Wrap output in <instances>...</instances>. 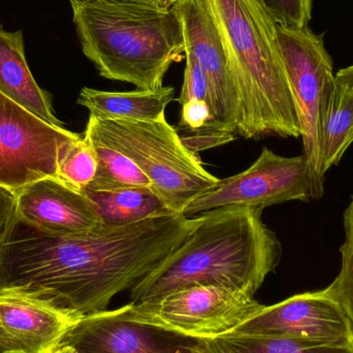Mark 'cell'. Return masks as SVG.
I'll return each instance as SVG.
<instances>
[{
	"instance_id": "1",
	"label": "cell",
	"mask_w": 353,
	"mask_h": 353,
	"mask_svg": "<svg viewBox=\"0 0 353 353\" xmlns=\"http://www.w3.org/2000/svg\"><path fill=\"white\" fill-rule=\"evenodd\" d=\"M201 215L168 213L72 236H46L18 221L0 261V290L80 319L107 310L190 236Z\"/></svg>"
},
{
	"instance_id": "2",
	"label": "cell",
	"mask_w": 353,
	"mask_h": 353,
	"mask_svg": "<svg viewBox=\"0 0 353 353\" xmlns=\"http://www.w3.org/2000/svg\"><path fill=\"white\" fill-rule=\"evenodd\" d=\"M190 236L130 290V303L180 288L214 285L254 296L281 259L282 246L257 208H219L201 213Z\"/></svg>"
},
{
	"instance_id": "3",
	"label": "cell",
	"mask_w": 353,
	"mask_h": 353,
	"mask_svg": "<svg viewBox=\"0 0 353 353\" xmlns=\"http://www.w3.org/2000/svg\"><path fill=\"white\" fill-rule=\"evenodd\" d=\"M70 4L83 53L103 78L157 90L172 64L183 59L184 34L174 6L112 0Z\"/></svg>"
},
{
	"instance_id": "4",
	"label": "cell",
	"mask_w": 353,
	"mask_h": 353,
	"mask_svg": "<svg viewBox=\"0 0 353 353\" xmlns=\"http://www.w3.org/2000/svg\"><path fill=\"white\" fill-rule=\"evenodd\" d=\"M209 2L234 62L244 116L243 138H300L275 21L259 0Z\"/></svg>"
},
{
	"instance_id": "5",
	"label": "cell",
	"mask_w": 353,
	"mask_h": 353,
	"mask_svg": "<svg viewBox=\"0 0 353 353\" xmlns=\"http://www.w3.org/2000/svg\"><path fill=\"white\" fill-rule=\"evenodd\" d=\"M84 136L122 154L150 180L154 192L173 213L183 214L195 199L217 186L167 119L154 121L99 119L89 116Z\"/></svg>"
},
{
	"instance_id": "6",
	"label": "cell",
	"mask_w": 353,
	"mask_h": 353,
	"mask_svg": "<svg viewBox=\"0 0 353 353\" xmlns=\"http://www.w3.org/2000/svg\"><path fill=\"white\" fill-rule=\"evenodd\" d=\"M252 294L214 285L180 288L115 310L126 321L190 339L225 335L261 310Z\"/></svg>"
},
{
	"instance_id": "7",
	"label": "cell",
	"mask_w": 353,
	"mask_h": 353,
	"mask_svg": "<svg viewBox=\"0 0 353 353\" xmlns=\"http://www.w3.org/2000/svg\"><path fill=\"white\" fill-rule=\"evenodd\" d=\"M321 199L310 163L304 154L283 157L263 147L246 171L220 180L217 186L195 199L185 210L186 217L219 208L241 205L263 210L288 201Z\"/></svg>"
},
{
	"instance_id": "8",
	"label": "cell",
	"mask_w": 353,
	"mask_h": 353,
	"mask_svg": "<svg viewBox=\"0 0 353 353\" xmlns=\"http://www.w3.org/2000/svg\"><path fill=\"white\" fill-rule=\"evenodd\" d=\"M277 39L301 125L304 155L310 163L319 196L323 195L319 144V114L325 91L335 83L333 62L323 37L308 27L277 25Z\"/></svg>"
},
{
	"instance_id": "9",
	"label": "cell",
	"mask_w": 353,
	"mask_h": 353,
	"mask_svg": "<svg viewBox=\"0 0 353 353\" xmlns=\"http://www.w3.org/2000/svg\"><path fill=\"white\" fill-rule=\"evenodd\" d=\"M80 137L47 123L0 92V186L16 194L35 181L57 178L60 151Z\"/></svg>"
},
{
	"instance_id": "10",
	"label": "cell",
	"mask_w": 353,
	"mask_h": 353,
	"mask_svg": "<svg viewBox=\"0 0 353 353\" xmlns=\"http://www.w3.org/2000/svg\"><path fill=\"white\" fill-rule=\"evenodd\" d=\"M174 6L182 22L185 51L195 56L209 80L216 121L243 137L244 116L234 62L209 0H178Z\"/></svg>"
},
{
	"instance_id": "11",
	"label": "cell",
	"mask_w": 353,
	"mask_h": 353,
	"mask_svg": "<svg viewBox=\"0 0 353 353\" xmlns=\"http://www.w3.org/2000/svg\"><path fill=\"white\" fill-rule=\"evenodd\" d=\"M230 333L353 350L350 319L325 290L296 294L278 304L263 306Z\"/></svg>"
},
{
	"instance_id": "12",
	"label": "cell",
	"mask_w": 353,
	"mask_h": 353,
	"mask_svg": "<svg viewBox=\"0 0 353 353\" xmlns=\"http://www.w3.org/2000/svg\"><path fill=\"white\" fill-rule=\"evenodd\" d=\"M14 195L19 222L46 236H79L103 225L88 196L59 179H41Z\"/></svg>"
},
{
	"instance_id": "13",
	"label": "cell",
	"mask_w": 353,
	"mask_h": 353,
	"mask_svg": "<svg viewBox=\"0 0 353 353\" xmlns=\"http://www.w3.org/2000/svg\"><path fill=\"white\" fill-rule=\"evenodd\" d=\"M193 340L105 310L79 319L59 347L68 346L80 353H190L187 346Z\"/></svg>"
},
{
	"instance_id": "14",
	"label": "cell",
	"mask_w": 353,
	"mask_h": 353,
	"mask_svg": "<svg viewBox=\"0 0 353 353\" xmlns=\"http://www.w3.org/2000/svg\"><path fill=\"white\" fill-rule=\"evenodd\" d=\"M79 319L30 296L0 290V348L54 353Z\"/></svg>"
},
{
	"instance_id": "15",
	"label": "cell",
	"mask_w": 353,
	"mask_h": 353,
	"mask_svg": "<svg viewBox=\"0 0 353 353\" xmlns=\"http://www.w3.org/2000/svg\"><path fill=\"white\" fill-rule=\"evenodd\" d=\"M0 92L47 123L63 126L54 114L51 95L37 85L29 70L22 31L8 32L1 25Z\"/></svg>"
},
{
	"instance_id": "16",
	"label": "cell",
	"mask_w": 353,
	"mask_h": 353,
	"mask_svg": "<svg viewBox=\"0 0 353 353\" xmlns=\"http://www.w3.org/2000/svg\"><path fill=\"white\" fill-rule=\"evenodd\" d=\"M174 95L175 88L171 86L128 92H110L85 87L77 103L86 108L90 116L99 119L154 121L165 117V109L173 101Z\"/></svg>"
},
{
	"instance_id": "17",
	"label": "cell",
	"mask_w": 353,
	"mask_h": 353,
	"mask_svg": "<svg viewBox=\"0 0 353 353\" xmlns=\"http://www.w3.org/2000/svg\"><path fill=\"white\" fill-rule=\"evenodd\" d=\"M352 143L353 93L335 78L319 107V144L323 175L340 163Z\"/></svg>"
},
{
	"instance_id": "18",
	"label": "cell",
	"mask_w": 353,
	"mask_h": 353,
	"mask_svg": "<svg viewBox=\"0 0 353 353\" xmlns=\"http://www.w3.org/2000/svg\"><path fill=\"white\" fill-rule=\"evenodd\" d=\"M105 225H124L173 213L152 188L134 187L109 191L82 190Z\"/></svg>"
},
{
	"instance_id": "19",
	"label": "cell",
	"mask_w": 353,
	"mask_h": 353,
	"mask_svg": "<svg viewBox=\"0 0 353 353\" xmlns=\"http://www.w3.org/2000/svg\"><path fill=\"white\" fill-rule=\"evenodd\" d=\"M84 138L92 147L97 161V175L84 190L109 191L134 187L152 188L150 180L128 157L99 141L85 136Z\"/></svg>"
},
{
	"instance_id": "20",
	"label": "cell",
	"mask_w": 353,
	"mask_h": 353,
	"mask_svg": "<svg viewBox=\"0 0 353 353\" xmlns=\"http://www.w3.org/2000/svg\"><path fill=\"white\" fill-rule=\"evenodd\" d=\"M97 171V157L84 137L64 145L58 159L57 179L82 191L92 182Z\"/></svg>"
},
{
	"instance_id": "21",
	"label": "cell",
	"mask_w": 353,
	"mask_h": 353,
	"mask_svg": "<svg viewBox=\"0 0 353 353\" xmlns=\"http://www.w3.org/2000/svg\"><path fill=\"white\" fill-rule=\"evenodd\" d=\"M343 224L345 240L340 248L341 270L325 290L343 309L353 330V195L344 211Z\"/></svg>"
},
{
	"instance_id": "22",
	"label": "cell",
	"mask_w": 353,
	"mask_h": 353,
	"mask_svg": "<svg viewBox=\"0 0 353 353\" xmlns=\"http://www.w3.org/2000/svg\"><path fill=\"white\" fill-rule=\"evenodd\" d=\"M185 58L186 68L184 72V82L178 103L182 105L190 101H205L212 108L215 116V103L205 70L199 65V61L191 52L185 51Z\"/></svg>"
},
{
	"instance_id": "23",
	"label": "cell",
	"mask_w": 353,
	"mask_h": 353,
	"mask_svg": "<svg viewBox=\"0 0 353 353\" xmlns=\"http://www.w3.org/2000/svg\"><path fill=\"white\" fill-rule=\"evenodd\" d=\"M276 24L303 28L308 27L312 0H259Z\"/></svg>"
},
{
	"instance_id": "24",
	"label": "cell",
	"mask_w": 353,
	"mask_h": 353,
	"mask_svg": "<svg viewBox=\"0 0 353 353\" xmlns=\"http://www.w3.org/2000/svg\"><path fill=\"white\" fill-rule=\"evenodd\" d=\"M181 118L176 130L185 132H195L208 126L216 125L222 128L215 120L213 110L205 101H190L181 105ZM224 130V128H223Z\"/></svg>"
},
{
	"instance_id": "25",
	"label": "cell",
	"mask_w": 353,
	"mask_h": 353,
	"mask_svg": "<svg viewBox=\"0 0 353 353\" xmlns=\"http://www.w3.org/2000/svg\"><path fill=\"white\" fill-rule=\"evenodd\" d=\"M180 137L183 144L193 153L222 146L236 140V134L216 125L208 126L199 132H185Z\"/></svg>"
},
{
	"instance_id": "26",
	"label": "cell",
	"mask_w": 353,
	"mask_h": 353,
	"mask_svg": "<svg viewBox=\"0 0 353 353\" xmlns=\"http://www.w3.org/2000/svg\"><path fill=\"white\" fill-rule=\"evenodd\" d=\"M18 221L16 195L0 186V261Z\"/></svg>"
},
{
	"instance_id": "27",
	"label": "cell",
	"mask_w": 353,
	"mask_h": 353,
	"mask_svg": "<svg viewBox=\"0 0 353 353\" xmlns=\"http://www.w3.org/2000/svg\"><path fill=\"white\" fill-rule=\"evenodd\" d=\"M338 82L347 87L353 93V65L350 68H343L335 76Z\"/></svg>"
},
{
	"instance_id": "28",
	"label": "cell",
	"mask_w": 353,
	"mask_h": 353,
	"mask_svg": "<svg viewBox=\"0 0 353 353\" xmlns=\"http://www.w3.org/2000/svg\"><path fill=\"white\" fill-rule=\"evenodd\" d=\"M72 1V0H70ZM112 1L137 2V3L150 4V6H161V8H171L174 4L167 0H112Z\"/></svg>"
},
{
	"instance_id": "29",
	"label": "cell",
	"mask_w": 353,
	"mask_h": 353,
	"mask_svg": "<svg viewBox=\"0 0 353 353\" xmlns=\"http://www.w3.org/2000/svg\"><path fill=\"white\" fill-rule=\"evenodd\" d=\"M54 353H80L76 352L74 348L68 347V346H63V347H58Z\"/></svg>"
},
{
	"instance_id": "30",
	"label": "cell",
	"mask_w": 353,
	"mask_h": 353,
	"mask_svg": "<svg viewBox=\"0 0 353 353\" xmlns=\"http://www.w3.org/2000/svg\"><path fill=\"white\" fill-rule=\"evenodd\" d=\"M167 1L171 2V3L175 4L178 0H167Z\"/></svg>"
},
{
	"instance_id": "31",
	"label": "cell",
	"mask_w": 353,
	"mask_h": 353,
	"mask_svg": "<svg viewBox=\"0 0 353 353\" xmlns=\"http://www.w3.org/2000/svg\"><path fill=\"white\" fill-rule=\"evenodd\" d=\"M0 353H6V352H4L3 350H2L1 348H0Z\"/></svg>"
}]
</instances>
